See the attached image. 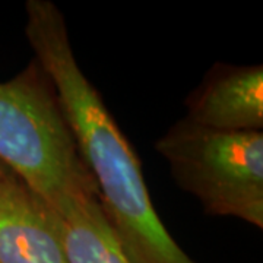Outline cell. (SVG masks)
<instances>
[{"label": "cell", "instance_id": "6da1fadb", "mask_svg": "<svg viewBox=\"0 0 263 263\" xmlns=\"http://www.w3.org/2000/svg\"><path fill=\"white\" fill-rule=\"evenodd\" d=\"M25 9V34L35 62L54 86L104 214L129 259L195 263L161 222L135 151L76 62L60 9L50 0H28Z\"/></svg>", "mask_w": 263, "mask_h": 263}, {"label": "cell", "instance_id": "7a4b0ae2", "mask_svg": "<svg viewBox=\"0 0 263 263\" xmlns=\"http://www.w3.org/2000/svg\"><path fill=\"white\" fill-rule=\"evenodd\" d=\"M0 162L48 206L97 193L50 78L34 60L0 84Z\"/></svg>", "mask_w": 263, "mask_h": 263}, {"label": "cell", "instance_id": "3957f363", "mask_svg": "<svg viewBox=\"0 0 263 263\" xmlns=\"http://www.w3.org/2000/svg\"><path fill=\"white\" fill-rule=\"evenodd\" d=\"M171 176L205 212L263 227V133L221 132L183 119L155 143Z\"/></svg>", "mask_w": 263, "mask_h": 263}, {"label": "cell", "instance_id": "277c9868", "mask_svg": "<svg viewBox=\"0 0 263 263\" xmlns=\"http://www.w3.org/2000/svg\"><path fill=\"white\" fill-rule=\"evenodd\" d=\"M189 122L221 132H262L263 66L216 63L186 98Z\"/></svg>", "mask_w": 263, "mask_h": 263}, {"label": "cell", "instance_id": "5b68a950", "mask_svg": "<svg viewBox=\"0 0 263 263\" xmlns=\"http://www.w3.org/2000/svg\"><path fill=\"white\" fill-rule=\"evenodd\" d=\"M0 263H67L54 211L16 176L0 184Z\"/></svg>", "mask_w": 263, "mask_h": 263}, {"label": "cell", "instance_id": "8992f818", "mask_svg": "<svg viewBox=\"0 0 263 263\" xmlns=\"http://www.w3.org/2000/svg\"><path fill=\"white\" fill-rule=\"evenodd\" d=\"M67 263H133L104 214L97 193H78L50 206Z\"/></svg>", "mask_w": 263, "mask_h": 263}, {"label": "cell", "instance_id": "52a82bcc", "mask_svg": "<svg viewBox=\"0 0 263 263\" xmlns=\"http://www.w3.org/2000/svg\"><path fill=\"white\" fill-rule=\"evenodd\" d=\"M13 177H15V174L3 162H0V184L6 183L8 180L13 179Z\"/></svg>", "mask_w": 263, "mask_h": 263}]
</instances>
